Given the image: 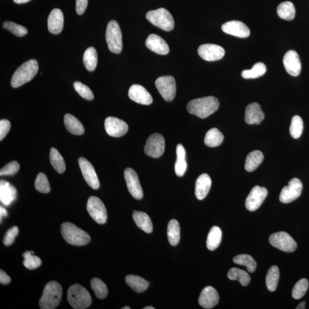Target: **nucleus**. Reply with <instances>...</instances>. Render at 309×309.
I'll list each match as a JSON object with an SVG mask.
<instances>
[{"instance_id": "f257e3e1", "label": "nucleus", "mask_w": 309, "mask_h": 309, "mask_svg": "<svg viewBox=\"0 0 309 309\" xmlns=\"http://www.w3.org/2000/svg\"><path fill=\"white\" fill-rule=\"evenodd\" d=\"M219 107L220 102L216 97L208 96L190 101L187 109L192 115L205 119L217 111Z\"/></svg>"}, {"instance_id": "f03ea898", "label": "nucleus", "mask_w": 309, "mask_h": 309, "mask_svg": "<svg viewBox=\"0 0 309 309\" xmlns=\"http://www.w3.org/2000/svg\"><path fill=\"white\" fill-rule=\"evenodd\" d=\"M62 287L58 282L50 281L45 285L39 300L42 309H54L58 307L62 298Z\"/></svg>"}, {"instance_id": "7ed1b4c3", "label": "nucleus", "mask_w": 309, "mask_h": 309, "mask_svg": "<svg viewBox=\"0 0 309 309\" xmlns=\"http://www.w3.org/2000/svg\"><path fill=\"white\" fill-rule=\"evenodd\" d=\"M38 63L35 59L29 60L23 63L13 74L11 79L12 87L18 88L31 81L38 73Z\"/></svg>"}, {"instance_id": "20e7f679", "label": "nucleus", "mask_w": 309, "mask_h": 309, "mask_svg": "<svg viewBox=\"0 0 309 309\" xmlns=\"http://www.w3.org/2000/svg\"><path fill=\"white\" fill-rule=\"evenodd\" d=\"M61 233L66 243L73 246H85L89 243L90 241V237L88 233L72 223H63Z\"/></svg>"}, {"instance_id": "39448f33", "label": "nucleus", "mask_w": 309, "mask_h": 309, "mask_svg": "<svg viewBox=\"0 0 309 309\" xmlns=\"http://www.w3.org/2000/svg\"><path fill=\"white\" fill-rule=\"evenodd\" d=\"M67 298L70 306L75 309H85L92 303V298L88 290L79 284L69 287Z\"/></svg>"}, {"instance_id": "423d86ee", "label": "nucleus", "mask_w": 309, "mask_h": 309, "mask_svg": "<svg viewBox=\"0 0 309 309\" xmlns=\"http://www.w3.org/2000/svg\"><path fill=\"white\" fill-rule=\"evenodd\" d=\"M146 19L154 26L165 31H171L174 28V20L169 11L164 8L147 13Z\"/></svg>"}, {"instance_id": "0eeeda50", "label": "nucleus", "mask_w": 309, "mask_h": 309, "mask_svg": "<svg viewBox=\"0 0 309 309\" xmlns=\"http://www.w3.org/2000/svg\"><path fill=\"white\" fill-rule=\"evenodd\" d=\"M106 38L110 52L120 53L123 49L122 35L120 26L115 20L110 21L107 25Z\"/></svg>"}, {"instance_id": "6e6552de", "label": "nucleus", "mask_w": 309, "mask_h": 309, "mask_svg": "<svg viewBox=\"0 0 309 309\" xmlns=\"http://www.w3.org/2000/svg\"><path fill=\"white\" fill-rule=\"evenodd\" d=\"M270 243L278 249L287 253L296 250L297 244L289 234L285 232H278L269 237Z\"/></svg>"}, {"instance_id": "1a4fd4ad", "label": "nucleus", "mask_w": 309, "mask_h": 309, "mask_svg": "<svg viewBox=\"0 0 309 309\" xmlns=\"http://www.w3.org/2000/svg\"><path fill=\"white\" fill-rule=\"evenodd\" d=\"M87 210L92 219L99 224H105L107 220L106 208L99 198L92 196L89 198L87 204Z\"/></svg>"}, {"instance_id": "9d476101", "label": "nucleus", "mask_w": 309, "mask_h": 309, "mask_svg": "<svg viewBox=\"0 0 309 309\" xmlns=\"http://www.w3.org/2000/svg\"><path fill=\"white\" fill-rule=\"evenodd\" d=\"M155 86L161 96L166 102H171L176 95V83L171 76H162L157 78Z\"/></svg>"}, {"instance_id": "9b49d317", "label": "nucleus", "mask_w": 309, "mask_h": 309, "mask_svg": "<svg viewBox=\"0 0 309 309\" xmlns=\"http://www.w3.org/2000/svg\"><path fill=\"white\" fill-rule=\"evenodd\" d=\"M165 141L160 133H154L147 140L144 153L147 155L157 158L162 156L164 152Z\"/></svg>"}, {"instance_id": "f8f14e48", "label": "nucleus", "mask_w": 309, "mask_h": 309, "mask_svg": "<svg viewBox=\"0 0 309 309\" xmlns=\"http://www.w3.org/2000/svg\"><path fill=\"white\" fill-rule=\"evenodd\" d=\"M302 190V184L300 179L293 178L288 185L282 189L280 200L282 203H289L293 201L301 196Z\"/></svg>"}, {"instance_id": "ddd939ff", "label": "nucleus", "mask_w": 309, "mask_h": 309, "mask_svg": "<svg viewBox=\"0 0 309 309\" xmlns=\"http://www.w3.org/2000/svg\"><path fill=\"white\" fill-rule=\"evenodd\" d=\"M124 175L128 190L131 195L136 199H142L143 192L137 173L132 169L127 168L124 170Z\"/></svg>"}, {"instance_id": "4468645a", "label": "nucleus", "mask_w": 309, "mask_h": 309, "mask_svg": "<svg viewBox=\"0 0 309 309\" xmlns=\"http://www.w3.org/2000/svg\"><path fill=\"white\" fill-rule=\"evenodd\" d=\"M267 190L265 187L255 186L246 198L245 206L248 211H256L263 204L267 196Z\"/></svg>"}, {"instance_id": "2eb2a0df", "label": "nucleus", "mask_w": 309, "mask_h": 309, "mask_svg": "<svg viewBox=\"0 0 309 309\" xmlns=\"http://www.w3.org/2000/svg\"><path fill=\"white\" fill-rule=\"evenodd\" d=\"M79 164L87 184L94 190L98 189L100 187L99 181L92 164L83 157L79 159Z\"/></svg>"}, {"instance_id": "dca6fc26", "label": "nucleus", "mask_w": 309, "mask_h": 309, "mask_svg": "<svg viewBox=\"0 0 309 309\" xmlns=\"http://www.w3.org/2000/svg\"><path fill=\"white\" fill-rule=\"evenodd\" d=\"M198 52L200 58L208 62L219 60L222 59L225 54L224 49L222 47L212 44L201 45L198 48Z\"/></svg>"}, {"instance_id": "f3484780", "label": "nucleus", "mask_w": 309, "mask_h": 309, "mask_svg": "<svg viewBox=\"0 0 309 309\" xmlns=\"http://www.w3.org/2000/svg\"><path fill=\"white\" fill-rule=\"evenodd\" d=\"M105 130L110 136L119 137L126 135L129 126L123 120L115 117H107L105 122Z\"/></svg>"}, {"instance_id": "a211bd4d", "label": "nucleus", "mask_w": 309, "mask_h": 309, "mask_svg": "<svg viewBox=\"0 0 309 309\" xmlns=\"http://www.w3.org/2000/svg\"><path fill=\"white\" fill-rule=\"evenodd\" d=\"M285 69L291 76H297L301 71V63L300 57L295 50H290L287 52L283 59Z\"/></svg>"}, {"instance_id": "6ab92c4d", "label": "nucleus", "mask_w": 309, "mask_h": 309, "mask_svg": "<svg viewBox=\"0 0 309 309\" xmlns=\"http://www.w3.org/2000/svg\"><path fill=\"white\" fill-rule=\"evenodd\" d=\"M221 29L227 34L240 38H246L250 34V29L246 24L236 20L223 23L221 26Z\"/></svg>"}, {"instance_id": "aec40b11", "label": "nucleus", "mask_w": 309, "mask_h": 309, "mask_svg": "<svg viewBox=\"0 0 309 309\" xmlns=\"http://www.w3.org/2000/svg\"><path fill=\"white\" fill-rule=\"evenodd\" d=\"M129 96L131 99L143 105H150L153 102L152 96L142 86L133 85L130 87Z\"/></svg>"}, {"instance_id": "412c9836", "label": "nucleus", "mask_w": 309, "mask_h": 309, "mask_svg": "<svg viewBox=\"0 0 309 309\" xmlns=\"http://www.w3.org/2000/svg\"><path fill=\"white\" fill-rule=\"evenodd\" d=\"M148 48L157 54L166 55L170 52V48L165 40L158 35L151 34L146 41Z\"/></svg>"}, {"instance_id": "4be33fe9", "label": "nucleus", "mask_w": 309, "mask_h": 309, "mask_svg": "<svg viewBox=\"0 0 309 309\" xmlns=\"http://www.w3.org/2000/svg\"><path fill=\"white\" fill-rule=\"evenodd\" d=\"M219 300V294L216 288L212 287H207L201 292L199 304L204 309H211L216 307Z\"/></svg>"}, {"instance_id": "5701e85b", "label": "nucleus", "mask_w": 309, "mask_h": 309, "mask_svg": "<svg viewBox=\"0 0 309 309\" xmlns=\"http://www.w3.org/2000/svg\"><path fill=\"white\" fill-rule=\"evenodd\" d=\"M265 118L264 113L259 104L253 103L246 107L245 122L248 124H260Z\"/></svg>"}, {"instance_id": "b1692460", "label": "nucleus", "mask_w": 309, "mask_h": 309, "mask_svg": "<svg viewBox=\"0 0 309 309\" xmlns=\"http://www.w3.org/2000/svg\"><path fill=\"white\" fill-rule=\"evenodd\" d=\"M64 25V16L61 10L53 9L48 19V28L53 34H59L62 31Z\"/></svg>"}, {"instance_id": "393cba45", "label": "nucleus", "mask_w": 309, "mask_h": 309, "mask_svg": "<svg viewBox=\"0 0 309 309\" xmlns=\"http://www.w3.org/2000/svg\"><path fill=\"white\" fill-rule=\"evenodd\" d=\"M17 197V190L8 182L1 180L0 182V200L4 206H9Z\"/></svg>"}, {"instance_id": "a878e982", "label": "nucleus", "mask_w": 309, "mask_h": 309, "mask_svg": "<svg viewBox=\"0 0 309 309\" xmlns=\"http://www.w3.org/2000/svg\"><path fill=\"white\" fill-rule=\"evenodd\" d=\"M211 186V179L206 174H203L198 177L196 183L195 194L198 200H203L209 193Z\"/></svg>"}, {"instance_id": "bb28decb", "label": "nucleus", "mask_w": 309, "mask_h": 309, "mask_svg": "<svg viewBox=\"0 0 309 309\" xmlns=\"http://www.w3.org/2000/svg\"><path fill=\"white\" fill-rule=\"evenodd\" d=\"M66 129L76 135H82L85 133V128L81 122L71 114H66L64 117Z\"/></svg>"}, {"instance_id": "cd10ccee", "label": "nucleus", "mask_w": 309, "mask_h": 309, "mask_svg": "<svg viewBox=\"0 0 309 309\" xmlns=\"http://www.w3.org/2000/svg\"><path fill=\"white\" fill-rule=\"evenodd\" d=\"M133 219L137 227L147 233H151L153 230L152 221L148 215L141 211H135L133 213Z\"/></svg>"}, {"instance_id": "c85d7f7f", "label": "nucleus", "mask_w": 309, "mask_h": 309, "mask_svg": "<svg viewBox=\"0 0 309 309\" xmlns=\"http://www.w3.org/2000/svg\"><path fill=\"white\" fill-rule=\"evenodd\" d=\"M187 170L186 151L181 144L177 147V161L175 164V171L177 177H182Z\"/></svg>"}, {"instance_id": "c756f323", "label": "nucleus", "mask_w": 309, "mask_h": 309, "mask_svg": "<svg viewBox=\"0 0 309 309\" xmlns=\"http://www.w3.org/2000/svg\"><path fill=\"white\" fill-rule=\"evenodd\" d=\"M126 283L136 293H142L149 287V283L144 278L137 275H129L126 277Z\"/></svg>"}, {"instance_id": "7c9ffc66", "label": "nucleus", "mask_w": 309, "mask_h": 309, "mask_svg": "<svg viewBox=\"0 0 309 309\" xmlns=\"http://www.w3.org/2000/svg\"><path fill=\"white\" fill-rule=\"evenodd\" d=\"M264 156L260 151L255 150L248 154L246 162H245V170L248 172H253L263 163Z\"/></svg>"}, {"instance_id": "2f4dec72", "label": "nucleus", "mask_w": 309, "mask_h": 309, "mask_svg": "<svg viewBox=\"0 0 309 309\" xmlns=\"http://www.w3.org/2000/svg\"><path fill=\"white\" fill-rule=\"evenodd\" d=\"M224 140V136L216 128L207 132L204 140V144L209 147H216L221 145Z\"/></svg>"}, {"instance_id": "473e14b6", "label": "nucleus", "mask_w": 309, "mask_h": 309, "mask_svg": "<svg viewBox=\"0 0 309 309\" xmlns=\"http://www.w3.org/2000/svg\"><path fill=\"white\" fill-rule=\"evenodd\" d=\"M222 237V233L220 227L214 226L208 234L206 245L208 249L214 251L220 246Z\"/></svg>"}, {"instance_id": "72a5a7b5", "label": "nucleus", "mask_w": 309, "mask_h": 309, "mask_svg": "<svg viewBox=\"0 0 309 309\" xmlns=\"http://www.w3.org/2000/svg\"><path fill=\"white\" fill-rule=\"evenodd\" d=\"M167 237L170 243L176 246L179 243L180 238V230L179 224L176 220L170 221L167 227Z\"/></svg>"}, {"instance_id": "f704fd0d", "label": "nucleus", "mask_w": 309, "mask_h": 309, "mask_svg": "<svg viewBox=\"0 0 309 309\" xmlns=\"http://www.w3.org/2000/svg\"><path fill=\"white\" fill-rule=\"evenodd\" d=\"M49 159L50 163L57 172L59 174L65 172L66 169L65 161L62 154L55 148L50 149Z\"/></svg>"}, {"instance_id": "c9c22d12", "label": "nucleus", "mask_w": 309, "mask_h": 309, "mask_svg": "<svg viewBox=\"0 0 309 309\" xmlns=\"http://www.w3.org/2000/svg\"><path fill=\"white\" fill-rule=\"evenodd\" d=\"M277 13L279 17L282 19L291 21L295 16V9L291 2L285 1L281 3L277 7Z\"/></svg>"}, {"instance_id": "e433bc0d", "label": "nucleus", "mask_w": 309, "mask_h": 309, "mask_svg": "<svg viewBox=\"0 0 309 309\" xmlns=\"http://www.w3.org/2000/svg\"><path fill=\"white\" fill-rule=\"evenodd\" d=\"M83 63L88 71H93L97 65V54L96 50L93 47L87 48L84 53Z\"/></svg>"}, {"instance_id": "4c0bfd02", "label": "nucleus", "mask_w": 309, "mask_h": 309, "mask_svg": "<svg viewBox=\"0 0 309 309\" xmlns=\"http://www.w3.org/2000/svg\"><path fill=\"white\" fill-rule=\"evenodd\" d=\"M227 277L231 280H237L243 287H246L249 284L251 278L246 271L240 268L234 267L228 271Z\"/></svg>"}, {"instance_id": "58836bf2", "label": "nucleus", "mask_w": 309, "mask_h": 309, "mask_svg": "<svg viewBox=\"0 0 309 309\" xmlns=\"http://www.w3.org/2000/svg\"><path fill=\"white\" fill-rule=\"evenodd\" d=\"M266 72V66L263 63L255 64L251 69L243 70L242 76L246 79H256L263 76Z\"/></svg>"}, {"instance_id": "ea45409f", "label": "nucleus", "mask_w": 309, "mask_h": 309, "mask_svg": "<svg viewBox=\"0 0 309 309\" xmlns=\"http://www.w3.org/2000/svg\"><path fill=\"white\" fill-rule=\"evenodd\" d=\"M280 279V270L277 266H273L268 270L266 278V284L267 289L271 292L276 290Z\"/></svg>"}, {"instance_id": "a19ab883", "label": "nucleus", "mask_w": 309, "mask_h": 309, "mask_svg": "<svg viewBox=\"0 0 309 309\" xmlns=\"http://www.w3.org/2000/svg\"><path fill=\"white\" fill-rule=\"evenodd\" d=\"M235 264L245 266L250 273H253L257 268L256 262L250 255L241 254L237 255L233 259Z\"/></svg>"}, {"instance_id": "79ce46f5", "label": "nucleus", "mask_w": 309, "mask_h": 309, "mask_svg": "<svg viewBox=\"0 0 309 309\" xmlns=\"http://www.w3.org/2000/svg\"><path fill=\"white\" fill-rule=\"evenodd\" d=\"M90 287H91L93 291L95 292L96 297L100 300L106 298L108 295V288H107L106 284L99 278H92V280L90 281Z\"/></svg>"}, {"instance_id": "37998d69", "label": "nucleus", "mask_w": 309, "mask_h": 309, "mask_svg": "<svg viewBox=\"0 0 309 309\" xmlns=\"http://www.w3.org/2000/svg\"><path fill=\"white\" fill-rule=\"evenodd\" d=\"M33 251H27L22 254L24 260L23 265L29 270H34L38 268L42 265V260L38 257L33 255Z\"/></svg>"}, {"instance_id": "c03bdc74", "label": "nucleus", "mask_w": 309, "mask_h": 309, "mask_svg": "<svg viewBox=\"0 0 309 309\" xmlns=\"http://www.w3.org/2000/svg\"><path fill=\"white\" fill-rule=\"evenodd\" d=\"M304 130V123L301 117L294 116L292 118L290 127V133L294 139H298L302 135Z\"/></svg>"}, {"instance_id": "a18cd8bd", "label": "nucleus", "mask_w": 309, "mask_h": 309, "mask_svg": "<svg viewBox=\"0 0 309 309\" xmlns=\"http://www.w3.org/2000/svg\"><path fill=\"white\" fill-rule=\"evenodd\" d=\"M309 288V282L306 278L301 279L295 285L292 290V297L295 300H300L307 293Z\"/></svg>"}, {"instance_id": "49530a36", "label": "nucleus", "mask_w": 309, "mask_h": 309, "mask_svg": "<svg viewBox=\"0 0 309 309\" xmlns=\"http://www.w3.org/2000/svg\"><path fill=\"white\" fill-rule=\"evenodd\" d=\"M35 186L39 193L47 194L50 191V187L48 178L44 173H40L36 177Z\"/></svg>"}, {"instance_id": "de8ad7c7", "label": "nucleus", "mask_w": 309, "mask_h": 309, "mask_svg": "<svg viewBox=\"0 0 309 309\" xmlns=\"http://www.w3.org/2000/svg\"><path fill=\"white\" fill-rule=\"evenodd\" d=\"M3 28L7 29L8 31L12 32L13 35L18 37L24 36L28 33V30L22 25L18 23L11 22H5L3 23Z\"/></svg>"}, {"instance_id": "09e8293b", "label": "nucleus", "mask_w": 309, "mask_h": 309, "mask_svg": "<svg viewBox=\"0 0 309 309\" xmlns=\"http://www.w3.org/2000/svg\"><path fill=\"white\" fill-rule=\"evenodd\" d=\"M76 91L83 98L88 100H92L94 98L93 93L88 86L80 82H76L73 84Z\"/></svg>"}, {"instance_id": "8fccbe9b", "label": "nucleus", "mask_w": 309, "mask_h": 309, "mask_svg": "<svg viewBox=\"0 0 309 309\" xmlns=\"http://www.w3.org/2000/svg\"><path fill=\"white\" fill-rule=\"evenodd\" d=\"M20 169V165L16 161H12L6 164L4 167L2 168L0 171V176H13L18 172Z\"/></svg>"}, {"instance_id": "3c124183", "label": "nucleus", "mask_w": 309, "mask_h": 309, "mask_svg": "<svg viewBox=\"0 0 309 309\" xmlns=\"http://www.w3.org/2000/svg\"><path fill=\"white\" fill-rule=\"evenodd\" d=\"M19 234V228L17 226H13L6 232L3 243L5 246H10L15 240V238Z\"/></svg>"}, {"instance_id": "603ef678", "label": "nucleus", "mask_w": 309, "mask_h": 309, "mask_svg": "<svg viewBox=\"0 0 309 309\" xmlns=\"http://www.w3.org/2000/svg\"><path fill=\"white\" fill-rule=\"evenodd\" d=\"M11 127V124L9 120L2 119L0 121V140H2L7 135Z\"/></svg>"}, {"instance_id": "864d4df0", "label": "nucleus", "mask_w": 309, "mask_h": 309, "mask_svg": "<svg viewBox=\"0 0 309 309\" xmlns=\"http://www.w3.org/2000/svg\"><path fill=\"white\" fill-rule=\"evenodd\" d=\"M88 5V0H76V11L77 14L82 15L85 13Z\"/></svg>"}, {"instance_id": "5fc2aeb1", "label": "nucleus", "mask_w": 309, "mask_h": 309, "mask_svg": "<svg viewBox=\"0 0 309 309\" xmlns=\"http://www.w3.org/2000/svg\"><path fill=\"white\" fill-rule=\"evenodd\" d=\"M11 281V278H10L8 274L2 270L0 271V283L2 285H7Z\"/></svg>"}, {"instance_id": "6e6d98bb", "label": "nucleus", "mask_w": 309, "mask_h": 309, "mask_svg": "<svg viewBox=\"0 0 309 309\" xmlns=\"http://www.w3.org/2000/svg\"><path fill=\"white\" fill-rule=\"evenodd\" d=\"M8 212L4 207H0V218H1V222L2 221V218L7 217Z\"/></svg>"}, {"instance_id": "4d7b16f0", "label": "nucleus", "mask_w": 309, "mask_h": 309, "mask_svg": "<svg viewBox=\"0 0 309 309\" xmlns=\"http://www.w3.org/2000/svg\"><path fill=\"white\" fill-rule=\"evenodd\" d=\"M31 0H13L16 4H23V3L28 2Z\"/></svg>"}, {"instance_id": "13d9d810", "label": "nucleus", "mask_w": 309, "mask_h": 309, "mask_svg": "<svg viewBox=\"0 0 309 309\" xmlns=\"http://www.w3.org/2000/svg\"><path fill=\"white\" fill-rule=\"evenodd\" d=\"M305 302H302L297 306L296 309H305Z\"/></svg>"}, {"instance_id": "bf43d9fd", "label": "nucleus", "mask_w": 309, "mask_h": 309, "mask_svg": "<svg viewBox=\"0 0 309 309\" xmlns=\"http://www.w3.org/2000/svg\"><path fill=\"white\" fill-rule=\"evenodd\" d=\"M143 309H154V308L153 307H144Z\"/></svg>"}, {"instance_id": "052dcab7", "label": "nucleus", "mask_w": 309, "mask_h": 309, "mask_svg": "<svg viewBox=\"0 0 309 309\" xmlns=\"http://www.w3.org/2000/svg\"><path fill=\"white\" fill-rule=\"evenodd\" d=\"M131 308L129 307H125L123 308V309H130Z\"/></svg>"}]
</instances>
